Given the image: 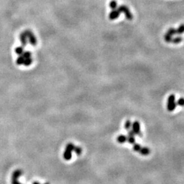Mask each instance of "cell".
Masks as SVG:
<instances>
[{
	"label": "cell",
	"mask_w": 184,
	"mask_h": 184,
	"mask_svg": "<svg viewBox=\"0 0 184 184\" xmlns=\"http://www.w3.org/2000/svg\"><path fill=\"white\" fill-rule=\"evenodd\" d=\"M132 123H131V121H129V120H127L125 123V128L126 129H130V127H132Z\"/></svg>",
	"instance_id": "cell-22"
},
{
	"label": "cell",
	"mask_w": 184,
	"mask_h": 184,
	"mask_svg": "<svg viewBox=\"0 0 184 184\" xmlns=\"http://www.w3.org/2000/svg\"><path fill=\"white\" fill-rule=\"evenodd\" d=\"M21 55L23 56V57L25 58V59H28V58H31V54L30 52L27 51V52H23Z\"/></svg>",
	"instance_id": "cell-20"
},
{
	"label": "cell",
	"mask_w": 184,
	"mask_h": 184,
	"mask_svg": "<svg viewBox=\"0 0 184 184\" xmlns=\"http://www.w3.org/2000/svg\"><path fill=\"white\" fill-rule=\"evenodd\" d=\"M109 6H110V8L112 9V10H115V9H117V1H116L115 0H112V1H111L110 2Z\"/></svg>",
	"instance_id": "cell-14"
},
{
	"label": "cell",
	"mask_w": 184,
	"mask_h": 184,
	"mask_svg": "<svg viewBox=\"0 0 184 184\" xmlns=\"http://www.w3.org/2000/svg\"><path fill=\"white\" fill-rule=\"evenodd\" d=\"M164 38L165 42H167V43H170V42H171V41H172V36L169 34H168L167 33H165L164 36Z\"/></svg>",
	"instance_id": "cell-13"
},
{
	"label": "cell",
	"mask_w": 184,
	"mask_h": 184,
	"mask_svg": "<svg viewBox=\"0 0 184 184\" xmlns=\"http://www.w3.org/2000/svg\"><path fill=\"white\" fill-rule=\"evenodd\" d=\"M119 14H120V12L118 9L112 10V12L109 14V18L110 20H114L119 17Z\"/></svg>",
	"instance_id": "cell-5"
},
{
	"label": "cell",
	"mask_w": 184,
	"mask_h": 184,
	"mask_svg": "<svg viewBox=\"0 0 184 184\" xmlns=\"http://www.w3.org/2000/svg\"><path fill=\"white\" fill-rule=\"evenodd\" d=\"M23 47L21 46V47H18L16 48V52L18 54V55H22V52H23Z\"/></svg>",
	"instance_id": "cell-23"
},
{
	"label": "cell",
	"mask_w": 184,
	"mask_h": 184,
	"mask_svg": "<svg viewBox=\"0 0 184 184\" xmlns=\"http://www.w3.org/2000/svg\"><path fill=\"white\" fill-rule=\"evenodd\" d=\"M74 151H75V153H76V154L80 155L82 153V149L80 147H74Z\"/></svg>",
	"instance_id": "cell-18"
},
{
	"label": "cell",
	"mask_w": 184,
	"mask_h": 184,
	"mask_svg": "<svg viewBox=\"0 0 184 184\" xmlns=\"http://www.w3.org/2000/svg\"><path fill=\"white\" fill-rule=\"evenodd\" d=\"M24 61H25V58L23 57V56L20 55V57H18L17 60H16V61H17V63L18 65H21V64H23V62Z\"/></svg>",
	"instance_id": "cell-16"
},
{
	"label": "cell",
	"mask_w": 184,
	"mask_h": 184,
	"mask_svg": "<svg viewBox=\"0 0 184 184\" xmlns=\"http://www.w3.org/2000/svg\"><path fill=\"white\" fill-rule=\"evenodd\" d=\"M127 136H125V135H120V136L117 137V141L120 142V143H123V142L127 141Z\"/></svg>",
	"instance_id": "cell-10"
},
{
	"label": "cell",
	"mask_w": 184,
	"mask_h": 184,
	"mask_svg": "<svg viewBox=\"0 0 184 184\" xmlns=\"http://www.w3.org/2000/svg\"><path fill=\"white\" fill-rule=\"evenodd\" d=\"M139 152L142 155H148L150 153V149L148 147H141Z\"/></svg>",
	"instance_id": "cell-9"
},
{
	"label": "cell",
	"mask_w": 184,
	"mask_h": 184,
	"mask_svg": "<svg viewBox=\"0 0 184 184\" xmlns=\"http://www.w3.org/2000/svg\"><path fill=\"white\" fill-rule=\"evenodd\" d=\"M183 40V37L181 36H177L175 37H172L171 42L174 43V44H179V43L181 42Z\"/></svg>",
	"instance_id": "cell-11"
},
{
	"label": "cell",
	"mask_w": 184,
	"mask_h": 184,
	"mask_svg": "<svg viewBox=\"0 0 184 184\" xmlns=\"http://www.w3.org/2000/svg\"><path fill=\"white\" fill-rule=\"evenodd\" d=\"M132 130L134 132V133L135 134H137V135H139V136H142V134L141 132H140V123L138 121H134V123L132 124Z\"/></svg>",
	"instance_id": "cell-3"
},
{
	"label": "cell",
	"mask_w": 184,
	"mask_h": 184,
	"mask_svg": "<svg viewBox=\"0 0 184 184\" xmlns=\"http://www.w3.org/2000/svg\"><path fill=\"white\" fill-rule=\"evenodd\" d=\"M140 149H141V146H140L139 144L138 143L134 144V147H133V149H134L135 151H140Z\"/></svg>",
	"instance_id": "cell-21"
},
{
	"label": "cell",
	"mask_w": 184,
	"mask_h": 184,
	"mask_svg": "<svg viewBox=\"0 0 184 184\" xmlns=\"http://www.w3.org/2000/svg\"><path fill=\"white\" fill-rule=\"evenodd\" d=\"M177 106V103L175 102V95L174 94H170L168 96V102H167V109L168 111L172 112L175 109Z\"/></svg>",
	"instance_id": "cell-1"
},
{
	"label": "cell",
	"mask_w": 184,
	"mask_h": 184,
	"mask_svg": "<svg viewBox=\"0 0 184 184\" xmlns=\"http://www.w3.org/2000/svg\"><path fill=\"white\" fill-rule=\"evenodd\" d=\"M32 63V59L31 58H28V59H25V61H24L23 64L27 66V65H29L31 63Z\"/></svg>",
	"instance_id": "cell-19"
},
{
	"label": "cell",
	"mask_w": 184,
	"mask_h": 184,
	"mask_svg": "<svg viewBox=\"0 0 184 184\" xmlns=\"http://www.w3.org/2000/svg\"><path fill=\"white\" fill-rule=\"evenodd\" d=\"M20 41H21L22 42V47L23 46H25L26 44H27V34H26L25 32H23L21 33V35H20Z\"/></svg>",
	"instance_id": "cell-8"
},
{
	"label": "cell",
	"mask_w": 184,
	"mask_h": 184,
	"mask_svg": "<svg viewBox=\"0 0 184 184\" xmlns=\"http://www.w3.org/2000/svg\"><path fill=\"white\" fill-rule=\"evenodd\" d=\"M33 184H40L38 183V182H37V181H35V182H33ZM45 184H49L48 183H45Z\"/></svg>",
	"instance_id": "cell-24"
},
{
	"label": "cell",
	"mask_w": 184,
	"mask_h": 184,
	"mask_svg": "<svg viewBox=\"0 0 184 184\" xmlns=\"http://www.w3.org/2000/svg\"><path fill=\"white\" fill-rule=\"evenodd\" d=\"M166 33H168V34H169L172 36V35L177 34V31H176V29L171 27V28H169V29H168V30L167 31Z\"/></svg>",
	"instance_id": "cell-15"
},
{
	"label": "cell",
	"mask_w": 184,
	"mask_h": 184,
	"mask_svg": "<svg viewBox=\"0 0 184 184\" xmlns=\"http://www.w3.org/2000/svg\"><path fill=\"white\" fill-rule=\"evenodd\" d=\"M118 10H119L120 13L121 12L124 13L125 17H126L127 19L132 20L133 15L132 14V13L130 12L129 8L126 6V5H120V6H119V7H118Z\"/></svg>",
	"instance_id": "cell-2"
},
{
	"label": "cell",
	"mask_w": 184,
	"mask_h": 184,
	"mask_svg": "<svg viewBox=\"0 0 184 184\" xmlns=\"http://www.w3.org/2000/svg\"><path fill=\"white\" fill-rule=\"evenodd\" d=\"M176 31H177V34L178 35H181L182 33H184V24H181V25H179V27L176 29Z\"/></svg>",
	"instance_id": "cell-12"
},
{
	"label": "cell",
	"mask_w": 184,
	"mask_h": 184,
	"mask_svg": "<svg viewBox=\"0 0 184 184\" xmlns=\"http://www.w3.org/2000/svg\"><path fill=\"white\" fill-rule=\"evenodd\" d=\"M134 133L132 130H129L128 132V136L127 138V141H128L130 144H134L135 143V138H134Z\"/></svg>",
	"instance_id": "cell-6"
},
{
	"label": "cell",
	"mask_w": 184,
	"mask_h": 184,
	"mask_svg": "<svg viewBox=\"0 0 184 184\" xmlns=\"http://www.w3.org/2000/svg\"><path fill=\"white\" fill-rule=\"evenodd\" d=\"M63 157L66 160H70L72 158V151L70 149H67V148H65L64 153H63Z\"/></svg>",
	"instance_id": "cell-7"
},
{
	"label": "cell",
	"mask_w": 184,
	"mask_h": 184,
	"mask_svg": "<svg viewBox=\"0 0 184 184\" xmlns=\"http://www.w3.org/2000/svg\"><path fill=\"white\" fill-rule=\"evenodd\" d=\"M25 32L26 33V34H27V37H29V42L31 43L33 46H35L37 43V40H36V38H35V35L33 34V33L31 32V31H28V30L27 31H25Z\"/></svg>",
	"instance_id": "cell-4"
},
{
	"label": "cell",
	"mask_w": 184,
	"mask_h": 184,
	"mask_svg": "<svg viewBox=\"0 0 184 184\" xmlns=\"http://www.w3.org/2000/svg\"><path fill=\"white\" fill-rule=\"evenodd\" d=\"M177 105L180 106H184V97H180L177 102Z\"/></svg>",
	"instance_id": "cell-17"
}]
</instances>
